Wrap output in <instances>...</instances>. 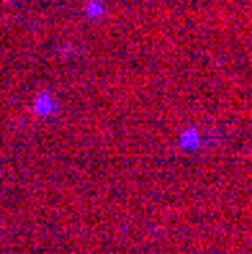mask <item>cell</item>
<instances>
[{"mask_svg":"<svg viewBox=\"0 0 252 254\" xmlns=\"http://www.w3.org/2000/svg\"><path fill=\"white\" fill-rule=\"evenodd\" d=\"M36 111H39V113H49V111H52V100H49V98H39Z\"/></svg>","mask_w":252,"mask_h":254,"instance_id":"1","label":"cell"}]
</instances>
